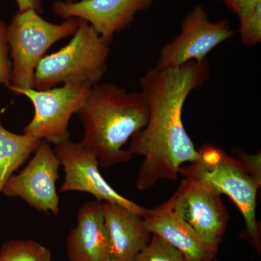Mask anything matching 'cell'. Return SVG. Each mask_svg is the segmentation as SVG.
<instances>
[{
	"mask_svg": "<svg viewBox=\"0 0 261 261\" xmlns=\"http://www.w3.org/2000/svg\"><path fill=\"white\" fill-rule=\"evenodd\" d=\"M84 128L82 144L108 169L128 162L133 155L125 144L145 128L149 108L140 92H127L111 83L91 87L80 112Z\"/></svg>",
	"mask_w": 261,
	"mask_h": 261,
	"instance_id": "2",
	"label": "cell"
},
{
	"mask_svg": "<svg viewBox=\"0 0 261 261\" xmlns=\"http://www.w3.org/2000/svg\"><path fill=\"white\" fill-rule=\"evenodd\" d=\"M214 261H219V260H217V259L215 258Z\"/></svg>",
	"mask_w": 261,
	"mask_h": 261,
	"instance_id": "24",
	"label": "cell"
},
{
	"mask_svg": "<svg viewBox=\"0 0 261 261\" xmlns=\"http://www.w3.org/2000/svg\"><path fill=\"white\" fill-rule=\"evenodd\" d=\"M226 7L238 15L261 3V0H224Z\"/></svg>",
	"mask_w": 261,
	"mask_h": 261,
	"instance_id": "21",
	"label": "cell"
},
{
	"mask_svg": "<svg viewBox=\"0 0 261 261\" xmlns=\"http://www.w3.org/2000/svg\"><path fill=\"white\" fill-rule=\"evenodd\" d=\"M240 39L247 47H253L261 42V3L240 13Z\"/></svg>",
	"mask_w": 261,
	"mask_h": 261,
	"instance_id": "18",
	"label": "cell"
},
{
	"mask_svg": "<svg viewBox=\"0 0 261 261\" xmlns=\"http://www.w3.org/2000/svg\"><path fill=\"white\" fill-rule=\"evenodd\" d=\"M0 261H51V254L34 240H11L2 245Z\"/></svg>",
	"mask_w": 261,
	"mask_h": 261,
	"instance_id": "16",
	"label": "cell"
},
{
	"mask_svg": "<svg viewBox=\"0 0 261 261\" xmlns=\"http://www.w3.org/2000/svg\"><path fill=\"white\" fill-rule=\"evenodd\" d=\"M171 197L173 211L208 246L219 250L229 219L221 195L197 180L185 178Z\"/></svg>",
	"mask_w": 261,
	"mask_h": 261,
	"instance_id": "9",
	"label": "cell"
},
{
	"mask_svg": "<svg viewBox=\"0 0 261 261\" xmlns=\"http://www.w3.org/2000/svg\"><path fill=\"white\" fill-rule=\"evenodd\" d=\"M40 142L27 134L10 132L0 120V196L7 182L34 153Z\"/></svg>",
	"mask_w": 261,
	"mask_h": 261,
	"instance_id": "15",
	"label": "cell"
},
{
	"mask_svg": "<svg viewBox=\"0 0 261 261\" xmlns=\"http://www.w3.org/2000/svg\"><path fill=\"white\" fill-rule=\"evenodd\" d=\"M209 78L205 60L174 68L154 67L141 79L140 92L148 106V121L132 137L127 149L132 155L144 158L136 178L137 190H149L161 180L176 181L184 163L200 159L184 126L182 113L190 94Z\"/></svg>",
	"mask_w": 261,
	"mask_h": 261,
	"instance_id": "1",
	"label": "cell"
},
{
	"mask_svg": "<svg viewBox=\"0 0 261 261\" xmlns=\"http://www.w3.org/2000/svg\"><path fill=\"white\" fill-rule=\"evenodd\" d=\"M18 5L19 12L33 9L39 14L43 13L42 0H15Z\"/></svg>",
	"mask_w": 261,
	"mask_h": 261,
	"instance_id": "22",
	"label": "cell"
},
{
	"mask_svg": "<svg viewBox=\"0 0 261 261\" xmlns=\"http://www.w3.org/2000/svg\"><path fill=\"white\" fill-rule=\"evenodd\" d=\"M152 3V0L57 1L53 10L60 18L85 20L110 44L117 32L124 30L135 20L137 12L147 9Z\"/></svg>",
	"mask_w": 261,
	"mask_h": 261,
	"instance_id": "11",
	"label": "cell"
},
{
	"mask_svg": "<svg viewBox=\"0 0 261 261\" xmlns=\"http://www.w3.org/2000/svg\"><path fill=\"white\" fill-rule=\"evenodd\" d=\"M66 2H68V3H75V2L79 1V0H65Z\"/></svg>",
	"mask_w": 261,
	"mask_h": 261,
	"instance_id": "23",
	"label": "cell"
},
{
	"mask_svg": "<svg viewBox=\"0 0 261 261\" xmlns=\"http://www.w3.org/2000/svg\"><path fill=\"white\" fill-rule=\"evenodd\" d=\"M61 166L50 144L41 140L34 156L18 174L13 175L5 185L3 195L18 197L41 213L58 216L60 198L56 183Z\"/></svg>",
	"mask_w": 261,
	"mask_h": 261,
	"instance_id": "7",
	"label": "cell"
},
{
	"mask_svg": "<svg viewBox=\"0 0 261 261\" xmlns=\"http://www.w3.org/2000/svg\"><path fill=\"white\" fill-rule=\"evenodd\" d=\"M232 156L238 160L244 169L261 185L260 152L255 154H249L240 149H235L233 151Z\"/></svg>",
	"mask_w": 261,
	"mask_h": 261,
	"instance_id": "20",
	"label": "cell"
},
{
	"mask_svg": "<svg viewBox=\"0 0 261 261\" xmlns=\"http://www.w3.org/2000/svg\"><path fill=\"white\" fill-rule=\"evenodd\" d=\"M145 227L176 247L187 261H214L219 250L207 245L193 228L173 210V199L142 215Z\"/></svg>",
	"mask_w": 261,
	"mask_h": 261,
	"instance_id": "12",
	"label": "cell"
},
{
	"mask_svg": "<svg viewBox=\"0 0 261 261\" xmlns=\"http://www.w3.org/2000/svg\"><path fill=\"white\" fill-rule=\"evenodd\" d=\"M54 152L65 173L60 192H86L101 202L118 204L141 216L143 214L145 207L120 195L106 181L97 158L82 142L65 141L56 145Z\"/></svg>",
	"mask_w": 261,
	"mask_h": 261,
	"instance_id": "10",
	"label": "cell"
},
{
	"mask_svg": "<svg viewBox=\"0 0 261 261\" xmlns=\"http://www.w3.org/2000/svg\"><path fill=\"white\" fill-rule=\"evenodd\" d=\"M200 159L181 166L180 176L205 185L216 193L227 196L245 220L240 238L248 240L259 255L261 252L260 224L256 218L257 195L260 184L244 169L238 160L223 149L205 145L197 149Z\"/></svg>",
	"mask_w": 261,
	"mask_h": 261,
	"instance_id": "3",
	"label": "cell"
},
{
	"mask_svg": "<svg viewBox=\"0 0 261 261\" xmlns=\"http://www.w3.org/2000/svg\"><path fill=\"white\" fill-rule=\"evenodd\" d=\"M79 20L68 18L61 24H55L44 20L36 10L18 11L7 29L12 63L11 83L8 88H33L39 62L53 44L74 34Z\"/></svg>",
	"mask_w": 261,
	"mask_h": 261,
	"instance_id": "5",
	"label": "cell"
},
{
	"mask_svg": "<svg viewBox=\"0 0 261 261\" xmlns=\"http://www.w3.org/2000/svg\"><path fill=\"white\" fill-rule=\"evenodd\" d=\"M233 34L227 20L211 22L202 7L197 5L184 20L180 34L162 48L155 67L174 68L205 61L209 53Z\"/></svg>",
	"mask_w": 261,
	"mask_h": 261,
	"instance_id": "8",
	"label": "cell"
},
{
	"mask_svg": "<svg viewBox=\"0 0 261 261\" xmlns=\"http://www.w3.org/2000/svg\"><path fill=\"white\" fill-rule=\"evenodd\" d=\"M91 87L86 84H65L44 90L10 89L15 94L28 98L34 106V117L23 133L56 146L70 140V118L80 112Z\"/></svg>",
	"mask_w": 261,
	"mask_h": 261,
	"instance_id": "6",
	"label": "cell"
},
{
	"mask_svg": "<svg viewBox=\"0 0 261 261\" xmlns=\"http://www.w3.org/2000/svg\"><path fill=\"white\" fill-rule=\"evenodd\" d=\"M69 42L41 60L34 73V87L44 90L59 84L100 83L107 69L111 48L92 25L79 19Z\"/></svg>",
	"mask_w": 261,
	"mask_h": 261,
	"instance_id": "4",
	"label": "cell"
},
{
	"mask_svg": "<svg viewBox=\"0 0 261 261\" xmlns=\"http://www.w3.org/2000/svg\"><path fill=\"white\" fill-rule=\"evenodd\" d=\"M8 27L0 20V84L9 87L11 83L12 63L7 38Z\"/></svg>",
	"mask_w": 261,
	"mask_h": 261,
	"instance_id": "19",
	"label": "cell"
},
{
	"mask_svg": "<svg viewBox=\"0 0 261 261\" xmlns=\"http://www.w3.org/2000/svg\"><path fill=\"white\" fill-rule=\"evenodd\" d=\"M105 226L109 238L111 261H133L152 234L140 214L110 202H102Z\"/></svg>",
	"mask_w": 261,
	"mask_h": 261,
	"instance_id": "14",
	"label": "cell"
},
{
	"mask_svg": "<svg viewBox=\"0 0 261 261\" xmlns=\"http://www.w3.org/2000/svg\"><path fill=\"white\" fill-rule=\"evenodd\" d=\"M133 261H187L181 252L164 239L152 234L150 241Z\"/></svg>",
	"mask_w": 261,
	"mask_h": 261,
	"instance_id": "17",
	"label": "cell"
},
{
	"mask_svg": "<svg viewBox=\"0 0 261 261\" xmlns=\"http://www.w3.org/2000/svg\"><path fill=\"white\" fill-rule=\"evenodd\" d=\"M66 252L70 261H111L102 202L89 201L81 206L77 224L67 238Z\"/></svg>",
	"mask_w": 261,
	"mask_h": 261,
	"instance_id": "13",
	"label": "cell"
}]
</instances>
